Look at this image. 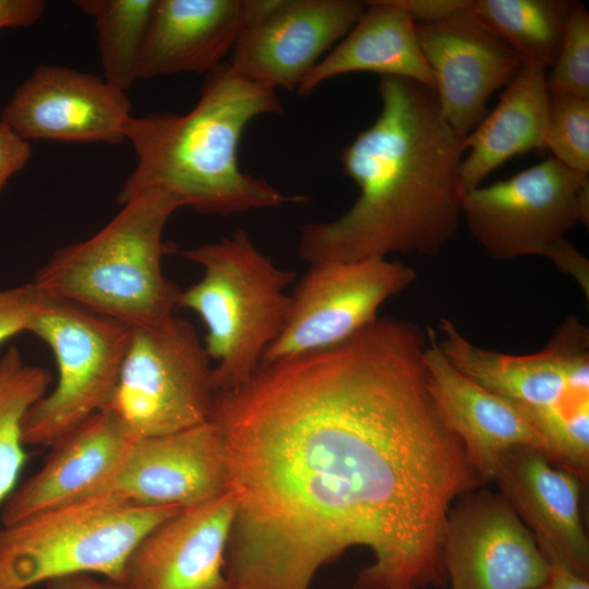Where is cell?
I'll use <instances>...</instances> for the list:
<instances>
[{
	"label": "cell",
	"instance_id": "35",
	"mask_svg": "<svg viewBox=\"0 0 589 589\" xmlns=\"http://www.w3.org/2000/svg\"><path fill=\"white\" fill-rule=\"evenodd\" d=\"M541 589V588H540Z\"/></svg>",
	"mask_w": 589,
	"mask_h": 589
},
{
	"label": "cell",
	"instance_id": "17",
	"mask_svg": "<svg viewBox=\"0 0 589 589\" xmlns=\"http://www.w3.org/2000/svg\"><path fill=\"white\" fill-rule=\"evenodd\" d=\"M235 512L228 492L181 508L140 541L120 584L128 589H229L225 554Z\"/></svg>",
	"mask_w": 589,
	"mask_h": 589
},
{
	"label": "cell",
	"instance_id": "1",
	"mask_svg": "<svg viewBox=\"0 0 589 589\" xmlns=\"http://www.w3.org/2000/svg\"><path fill=\"white\" fill-rule=\"evenodd\" d=\"M428 345L416 323L377 317L215 394L209 421L236 506L229 589H309L354 545L374 558L357 589L447 580V515L484 483L432 396Z\"/></svg>",
	"mask_w": 589,
	"mask_h": 589
},
{
	"label": "cell",
	"instance_id": "32",
	"mask_svg": "<svg viewBox=\"0 0 589 589\" xmlns=\"http://www.w3.org/2000/svg\"><path fill=\"white\" fill-rule=\"evenodd\" d=\"M46 7L44 0H0V29L31 26L41 19Z\"/></svg>",
	"mask_w": 589,
	"mask_h": 589
},
{
	"label": "cell",
	"instance_id": "16",
	"mask_svg": "<svg viewBox=\"0 0 589 589\" xmlns=\"http://www.w3.org/2000/svg\"><path fill=\"white\" fill-rule=\"evenodd\" d=\"M421 51L434 76L444 120L466 137L486 116V103L524 67L521 57L467 10L431 24H416Z\"/></svg>",
	"mask_w": 589,
	"mask_h": 589
},
{
	"label": "cell",
	"instance_id": "22",
	"mask_svg": "<svg viewBox=\"0 0 589 589\" xmlns=\"http://www.w3.org/2000/svg\"><path fill=\"white\" fill-rule=\"evenodd\" d=\"M365 9L347 34L308 73L297 88L312 94L336 76L372 72L411 80L434 89V76L421 51L416 23L393 0L365 1Z\"/></svg>",
	"mask_w": 589,
	"mask_h": 589
},
{
	"label": "cell",
	"instance_id": "11",
	"mask_svg": "<svg viewBox=\"0 0 589 589\" xmlns=\"http://www.w3.org/2000/svg\"><path fill=\"white\" fill-rule=\"evenodd\" d=\"M416 277L411 266L388 257L310 265L290 294L285 324L260 365L348 340L377 320L381 306Z\"/></svg>",
	"mask_w": 589,
	"mask_h": 589
},
{
	"label": "cell",
	"instance_id": "34",
	"mask_svg": "<svg viewBox=\"0 0 589 589\" xmlns=\"http://www.w3.org/2000/svg\"><path fill=\"white\" fill-rule=\"evenodd\" d=\"M46 589H128L124 585L98 579L91 574H74L56 578L46 582Z\"/></svg>",
	"mask_w": 589,
	"mask_h": 589
},
{
	"label": "cell",
	"instance_id": "8",
	"mask_svg": "<svg viewBox=\"0 0 589 589\" xmlns=\"http://www.w3.org/2000/svg\"><path fill=\"white\" fill-rule=\"evenodd\" d=\"M461 217L493 260L544 256L589 296V261L566 239L589 224V175L554 157L465 194Z\"/></svg>",
	"mask_w": 589,
	"mask_h": 589
},
{
	"label": "cell",
	"instance_id": "6",
	"mask_svg": "<svg viewBox=\"0 0 589 589\" xmlns=\"http://www.w3.org/2000/svg\"><path fill=\"white\" fill-rule=\"evenodd\" d=\"M179 254L201 265L204 275L182 290L178 308L196 313L206 327L203 345L217 361L216 393L238 388L278 337L291 304L286 288L296 273L276 266L243 229Z\"/></svg>",
	"mask_w": 589,
	"mask_h": 589
},
{
	"label": "cell",
	"instance_id": "20",
	"mask_svg": "<svg viewBox=\"0 0 589 589\" xmlns=\"http://www.w3.org/2000/svg\"><path fill=\"white\" fill-rule=\"evenodd\" d=\"M425 364L432 396L483 483L492 481L500 456L514 446L533 447L550 459L545 440L522 409L460 372L431 327Z\"/></svg>",
	"mask_w": 589,
	"mask_h": 589
},
{
	"label": "cell",
	"instance_id": "31",
	"mask_svg": "<svg viewBox=\"0 0 589 589\" xmlns=\"http://www.w3.org/2000/svg\"><path fill=\"white\" fill-rule=\"evenodd\" d=\"M416 24L440 22L466 11L470 0H393Z\"/></svg>",
	"mask_w": 589,
	"mask_h": 589
},
{
	"label": "cell",
	"instance_id": "13",
	"mask_svg": "<svg viewBox=\"0 0 589 589\" xmlns=\"http://www.w3.org/2000/svg\"><path fill=\"white\" fill-rule=\"evenodd\" d=\"M446 518L443 565L450 589H540L548 563L508 501L469 492Z\"/></svg>",
	"mask_w": 589,
	"mask_h": 589
},
{
	"label": "cell",
	"instance_id": "5",
	"mask_svg": "<svg viewBox=\"0 0 589 589\" xmlns=\"http://www.w3.org/2000/svg\"><path fill=\"white\" fill-rule=\"evenodd\" d=\"M438 347L465 375L515 402L541 433L550 460L567 470L589 467V329L567 316L542 349L510 354L483 348L443 317Z\"/></svg>",
	"mask_w": 589,
	"mask_h": 589
},
{
	"label": "cell",
	"instance_id": "30",
	"mask_svg": "<svg viewBox=\"0 0 589 589\" xmlns=\"http://www.w3.org/2000/svg\"><path fill=\"white\" fill-rule=\"evenodd\" d=\"M32 157L31 143L0 119V191Z\"/></svg>",
	"mask_w": 589,
	"mask_h": 589
},
{
	"label": "cell",
	"instance_id": "33",
	"mask_svg": "<svg viewBox=\"0 0 589 589\" xmlns=\"http://www.w3.org/2000/svg\"><path fill=\"white\" fill-rule=\"evenodd\" d=\"M545 561L548 577L541 589H589L588 578L580 576L562 561L557 558Z\"/></svg>",
	"mask_w": 589,
	"mask_h": 589
},
{
	"label": "cell",
	"instance_id": "29",
	"mask_svg": "<svg viewBox=\"0 0 589 589\" xmlns=\"http://www.w3.org/2000/svg\"><path fill=\"white\" fill-rule=\"evenodd\" d=\"M45 293L34 284L0 290V345L22 332H28Z\"/></svg>",
	"mask_w": 589,
	"mask_h": 589
},
{
	"label": "cell",
	"instance_id": "21",
	"mask_svg": "<svg viewBox=\"0 0 589 589\" xmlns=\"http://www.w3.org/2000/svg\"><path fill=\"white\" fill-rule=\"evenodd\" d=\"M245 23L244 0H156L137 80L208 74L230 56Z\"/></svg>",
	"mask_w": 589,
	"mask_h": 589
},
{
	"label": "cell",
	"instance_id": "25",
	"mask_svg": "<svg viewBox=\"0 0 589 589\" xmlns=\"http://www.w3.org/2000/svg\"><path fill=\"white\" fill-rule=\"evenodd\" d=\"M94 19L103 77L118 89L137 80V67L156 0H76Z\"/></svg>",
	"mask_w": 589,
	"mask_h": 589
},
{
	"label": "cell",
	"instance_id": "12",
	"mask_svg": "<svg viewBox=\"0 0 589 589\" xmlns=\"http://www.w3.org/2000/svg\"><path fill=\"white\" fill-rule=\"evenodd\" d=\"M247 23L228 62L241 77L276 91L298 88L344 39L365 1L244 0Z\"/></svg>",
	"mask_w": 589,
	"mask_h": 589
},
{
	"label": "cell",
	"instance_id": "27",
	"mask_svg": "<svg viewBox=\"0 0 589 589\" xmlns=\"http://www.w3.org/2000/svg\"><path fill=\"white\" fill-rule=\"evenodd\" d=\"M545 149L566 167L589 175V99L549 92Z\"/></svg>",
	"mask_w": 589,
	"mask_h": 589
},
{
	"label": "cell",
	"instance_id": "3",
	"mask_svg": "<svg viewBox=\"0 0 589 589\" xmlns=\"http://www.w3.org/2000/svg\"><path fill=\"white\" fill-rule=\"evenodd\" d=\"M284 111L276 91L250 82L224 62L205 75L195 106L172 112L131 116L125 140L136 165L118 193L121 205L147 189H163L205 215L229 216L306 200L286 194L244 172L238 146L254 119Z\"/></svg>",
	"mask_w": 589,
	"mask_h": 589
},
{
	"label": "cell",
	"instance_id": "2",
	"mask_svg": "<svg viewBox=\"0 0 589 589\" xmlns=\"http://www.w3.org/2000/svg\"><path fill=\"white\" fill-rule=\"evenodd\" d=\"M378 93V116L340 154L359 189L356 202L337 219L301 228L299 255L310 265L435 256L456 235L465 137L444 120L434 89L382 76Z\"/></svg>",
	"mask_w": 589,
	"mask_h": 589
},
{
	"label": "cell",
	"instance_id": "4",
	"mask_svg": "<svg viewBox=\"0 0 589 589\" xmlns=\"http://www.w3.org/2000/svg\"><path fill=\"white\" fill-rule=\"evenodd\" d=\"M181 207L166 190L140 192L93 237L58 249L33 283L130 328L164 323L173 316L182 289L163 272V256L170 250L163 237Z\"/></svg>",
	"mask_w": 589,
	"mask_h": 589
},
{
	"label": "cell",
	"instance_id": "23",
	"mask_svg": "<svg viewBox=\"0 0 589 589\" xmlns=\"http://www.w3.org/2000/svg\"><path fill=\"white\" fill-rule=\"evenodd\" d=\"M549 113L546 69L524 64L494 109L464 139L460 163L466 193L517 155L545 149Z\"/></svg>",
	"mask_w": 589,
	"mask_h": 589
},
{
	"label": "cell",
	"instance_id": "24",
	"mask_svg": "<svg viewBox=\"0 0 589 589\" xmlns=\"http://www.w3.org/2000/svg\"><path fill=\"white\" fill-rule=\"evenodd\" d=\"M573 1L470 0L467 13L516 51L525 64L548 69L563 39Z\"/></svg>",
	"mask_w": 589,
	"mask_h": 589
},
{
	"label": "cell",
	"instance_id": "15",
	"mask_svg": "<svg viewBox=\"0 0 589 589\" xmlns=\"http://www.w3.org/2000/svg\"><path fill=\"white\" fill-rule=\"evenodd\" d=\"M226 488L221 437L208 421L133 441L116 474L87 496L103 495L144 507L184 508L224 494Z\"/></svg>",
	"mask_w": 589,
	"mask_h": 589
},
{
	"label": "cell",
	"instance_id": "10",
	"mask_svg": "<svg viewBox=\"0 0 589 589\" xmlns=\"http://www.w3.org/2000/svg\"><path fill=\"white\" fill-rule=\"evenodd\" d=\"M28 332L51 349L58 380L55 388L26 412L22 425L23 442L24 445H51L107 407L117 385L131 328L45 293Z\"/></svg>",
	"mask_w": 589,
	"mask_h": 589
},
{
	"label": "cell",
	"instance_id": "19",
	"mask_svg": "<svg viewBox=\"0 0 589 589\" xmlns=\"http://www.w3.org/2000/svg\"><path fill=\"white\" fill-rule=\"evenodd\" d=\"M132 443L110 410L88 417L51 443L41 468L5 498L2 527L89 495L116 474Z\"/></svg>",
	"mask_w": 589,
	"mask_h": 589
},
{
	"label": "cell",
	"instance_id": "7",
	"mask_svg": "<svg viewBox=\"0 0 589 589\" xmlns=\"http://www.w3.org/2000/svg\"><path fill=\"white\" fill-rule=\"evenodd\" d=\"M180 509L94 495L2 527L0 589H27L74 574L121 582L140 541Z\"/></svg>",
	"mask_w": 589,
	"mask_h": 589
},
{
	"label": "cell",
	"instance_id": "18",
	"mask_svg": "<svg viewBox=\"0 0 589 589\" xmlns=\"http://www.w3.org/2000/svg\"><path fill=\"white\" fill-rule=\"evenodd\" d=\"M492 481L530 530L543 556L557 558L588 578L589 541L580 517L582 481L530 446L505 450Z\"/></svg>",
	"mask_w": 589,
	"mask_h": 589
},
{
	"label": "cell",
	"instance_id": "26",
	"mask_svg": "<svg viewBox=\"0 0 589 589\" xmlns=\"http://www.w3.org/2000/svg\"><path fill=\"white\" fill-rule=\"evenodd\" d=\"M50 382V373L26 363L16 347L0 358V507L15 489L25 464L24 417L47 394Z\"/></svg>",
	"mask_w": 589,
	"mask_h": 589
},
{
	"label": "cell",
	"instance_id": "9",
	"mask_svg": "<svg viewBox=\"0 0 589 589\" xmlns=\"http://www.w3.org/2000/svg\"><path fill=\"white\" fill-rule=\"evenodd\" d=\"M215 394L213 366L194 326L172 316L153 327L131 328L105 409L137 441L208 422Z\"/></svg>",
	"mask_w": 589,
	"mask_h": 589
},
{
	"label": "cell",
	"instance_id": "14",
	"mask_svg": "<svg viewBox=\"0 0 589 589\" xmlns=\"http://www.w3.org/2000/svg\"><path fill=\"white\" fill-rule=\"evenodd\" d=\"M127 93L104 77L39 64L14 92L0 119L22 139L119 145L131 117Z\"/></svg>",
	"mask_w": 589,
	"mask_h": 589
},
{
	"label": "cell",
	"instance_id": "28",
	"mask_svg": "<svg viewBox=\"0 0 589 589\" xmlns=\"http://www.w3.org/2000/svg\"><path fill=\"white\" fill-rule=\"evenodd\" d=\"M546 72L549 92L589 99V12L572 3L562 43Z\"/></svg>",
	"mask_w": 589,
	"mask_h": 589
}]
</instances>
